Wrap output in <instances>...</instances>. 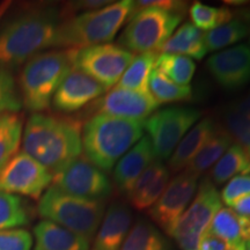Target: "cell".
Returning <instances> with one entry per match:
<instances>
[{"label": "cell", "mask_w": 250, "mask_h": 250, "mask_svg": "<svg viewBox=\"0 0 250 250\" xmlns=\"http://www.w3.org/2000/svg\"><path fill=\"white\" fill-rule=\"evenodd\" d=\"M202 112L190 107H168L156 110L144 122L158 160L170 158L183 137L201 118Z\"/></svg>", "instance_id": "9"}, {"label": "cell", "mask_w": 250, "mask_h": 250, "mask_svg": "<svg viewBox=\"0 0 250 250\" xmlns=\"http://www.w3.org/2000/svg\"><path fill=\"white\" fill-rule=\"evenodd\" d=\"M121 250H169V247L154 225L140 219L131 227Z\"/></svg>", "instance_id": "29"}, {"label": "cell", "mask_w": 250, "mask_h": 250, "mask_svg": "<svg viewBox=\"0 0 250 250\" xmlns=\"http://www.w3.org/2000/svg\"><path fill=\"white\" fill-rule=\"evenodd\" d=\"M189 17L193 26L202 31L206 30L208 33L232 20L234 12L225 6L215 7L205 5L201 1H195L189 7Z\"/></svg>", "instance_id": "31"}, {"label": "cell", "mask_w": 250, "mask_h": 250, "mask_svg": "<svg viewBox=\"0 0 250 250\" xmlns=\"http://www.w3.org/2000/svg\"><path fill=\"white\" fill-rule=\"evenodd\" d=\"M183 18L184 14L154 6L133 9L118 42L132 54H156Z\"/></svg>", "instance_id": "7"}, {"label": "cell", "mask_w": 250, "mask_h": 250, "mask_svg": "<svg viewBox=\"0 0 250 250\" xmlns=\"http://www.w3.org/2000/svg\"><path fill=\"white\" fill-rule=\"evenodd\" d=\"M158 107L159 103L151 94L133 92L115 86L103 98L98 99L92 109L96 114L107 116L144 121L156 111Z\"/></svg>", "instance_id": "15"}, {"label": "cell", "mask_w": 250, "mask_h": 250, "mask_svg": "<svg viewBox=\"0 0 250 250\" xmlns=\"http://www.w3.org/2000/svg\"><path fill=\"white\" fill-rule=\"evenodd\" d=\"M206 66L224 89H241L250 83V46L239 44L215 52L208 59Z\"/></svg>", "instance_id": "14"}, {"label": "cell", "mask_w": 250, "mask_h": 250, "mask_svg": "<svg viewBox=\"0 0 250 250\" xmlns=\"http://www.w3.org/2000/svg\"><path fill=\"white\" fill-rule=\"evenodd\" d=\"M246 250H250V241L246 243Z\"/></svg>", "instance_id": "42"}, {"label": "cell", "mask_w": 250, "mask_h": 250, "mask_svg": "<svg viewBox=\"0 0 250 250\" xmlns=\"http://www.w3.org/2000/svg\"><path fill=\"white\" fill-rule=\"evenodd\" d=\"M74 49L44 51L30 58L19 80L22 107L39 114L51 105L56 90L73 68Z\"/></svg>", "instance_id": "5"}, {"label": "cell", "mask_w": 250, "mask_h": 250, "mask_svg": "<svg viewBox=\"0 0 250 250\" xmlns=\"http://www.w3.org/2000/svg\"><path fill=\"white\" fill-rule=\"evenodd\" d=\"M144 131V121L95 114L86 122L81 131L85 158L108 173L143 138Z\"/></svg>", "instance_id": "3"}, {"label": "cell", "mask_w": 250, "mask_h": 250, "mask_svg": "<svg viewBox=\"0 0 250 250\" xmlns=\"http://www.w3.org/2000/svg\"><path fill=\"white\" fill-rule=\"evenodd\" d=\"M134 57L136 55L120 44L104 43L74 49L73 67L109 89L117 85Z\"/></svg>", "instance_id": "10"}, {"label": "cell", "mask_w": 250, "mask_h": 250, "mask_svg": "<svg viewBox=\"0 0 250 250\" xmlns=\"http://www.w3.org/2000/svg\"><path fill=\"white\" fill-rule=\"evenodd\" d=\"M132 225V213L123 203H114L103 215L92 250H121Z\"/></svg>", "instance_id": "18"}, {"label": "cell", "mask_w": 250, "mask_h": 250, "mask_svg": "<svg viewBox=\"0 0 250 250\" xmlns=\"http://www.w3.org/2000/svg\"><path fill=\"white\" fill-rule=\"evenodd\" d=\"M220 193L210 179L199 183L191 204L175 227L173 236L181 250H201L203 237L221 206Z\"/></svg>", "instance_id": "8"}, {"label": "cell", "mask_w": 250, "mask_h": 250, "mask_svg": "<svg viewBox=\"0 0 250 250\" xmlns=\"http://www.w3.org/2000/svg\"><path fill=\"white\" fill-rule=\"evenodd\" d=\"M156 54L137 55L127 66L116 87L133 90V92L149 93V78L154 68Z\"/></svg>", "instance_id": "27"}, {"label": "cell", "mask_w": 250, "mask_h": 250, "mask_svg": "<svg viewBox=\"0 0 250 250\" xmlns=\"http://www.w3.org/2000/svg\"><path fill=\"white\" fill-rule=\"evenodd\" d=\"M155 160L158 159L155 158L151 140L147 136L143 137L115 166L112 174L115 186L122 193L127 196L140 175Z\"/></svg>", "instance_id": "17"}, {"label": "cell", "mask_w": 250, "mask_h": 250, "mask_svg": "<svg viewBox=\"0 0 250 250\" xmlns=\"http://www.w3.org/2000/svg\"><path fill=\"white\" fill-rule=\"evenodd\" d=\"M134 1H112L95 11L81 12L59 24L54 48L83 49L110 42L130 18Z\"/></svg>", "instance_id": "4"}, {"label": "cell", "mask_w": 250, "mask_h": 250, "mask_svg": "<svg viewBox=\"0 0 250 250\" xmlns=\"http://www.w3.org/2000/svg\"><path fill=\"white\" fill-rule=\"evenodd\" d=\"M24 153L52 175L64 169L83 152L81 125L74 118L33 114L22 132Z\"/></svg>", "instance_id": "2"}, {"label": "cell", "mask_w": 250, "mask_h": 250, "mask_svg": "<svg viewBox=\"0 0 250 250\" xmlns=\"http://www.w3.org/2000/svg\"><path fill=\"white\" fill-rule=\"evenodd\" d=\"M250 174V159L243 148L236 143H233L212 167V182L224 184L240 175Z\"/></svg>", "instance_id": "26"}, {"label": "cell", "mask_w": 250, "mask_h": 250, "mask_svg": "<svg viewBox=\"0 0 250 250\" xmlns=\"http://www.w3.org/2000/svg\"><path fill=\"white\" fill-rule=\"evenodd\" d=\"M149 93L159 104L188 101L192 98L191 86H180L153 68L149 78Z\"/></svg>", "instance_id": "32"}, {"label": "cell", "mask_w": 250, "mask_h": 250, "mask_svg": "<svg viewBox=\"0 0 250 250\" xmlns=\"http://www.w3.org/2000/svg\"><path fill=\"white\" fill-rule=\"evenodd\" d=\"M224 123L234 142L241 146L250 159V116L228 107L224 112Z\"/></svg>", "instance_id": "34"}, {"label": "cell", "mask_w": 250, "mask_h": 250, "mask_svg": "<svg viewBox=\"0 0 250 250\" xmlns=\"http://www.w3.org/2000/svg\"><path fill=\"white\" fill-rule=\"evenodd\" d=\"M22 108L19 87L12 71L0 65V115L17 114Z\"/></svg>", "instance_id": "35"}, {"label": "cell", "mask_w": 250, "mask_h": 250, "mask_svg": "<svg viewBox=\"0 0 250 250\" xmlns=\"http://www.w3.org/2000/svg\"><path fill=\"white\" fill-rule=\"evenodd\" d=\"M250 196V174L233 177L224 187L220 193L221 202L228 206H233L240 199Z\"/></svg>", "instance_id": "36"}, {"label": "cell", "mask_w": 250, "mask_h": 250, "mask_svg": "<svg viewBox=\"0 0 250 250\" xmlns=\"http://www.w3.org/2000/svg\"><path fill=\"white\" fill-rule=\"evenodd\" d=\"M22 132V117L18 114L0 115V173L17 153Z\"/></svg>", "instance_id": "28"}, {"label": "cell", "mask_w": 250, "mask_h": 250, "mask_svg": "<svg viewBox=\"0 0 250 250\" xmlns=\"http://www.w3.org/2000/svg\"><path fill=\"white\" fill-rule=\"evenodd\" d=\"M64 12L56 6L30 8L0 24V65L8 70L55 46Z\"/></svg>", "instance_id": "1"}, {"label": "cell", "mask_w": 250, "mask_h": 250, "mask_svg": "<svg viewBox=\"0 0 250 250\" xmlns=\"http://www.w3.org/2000/svg\"><path fill=\"white\" fill-rule=\"evenodd\" d=\"M249 44H250V39H249Z\"/></svg>", "instance_id": "43"}, {"label": "cell", "mask_w": 250, "mask_h": 250, "mask_svg": "<svg viewBox=\"0 0 250 250\" xmlns=\"http://www.w3.org/2000/svg\"><path fill=\"white\" fill-rule=\"evenodd\" d=\"M160 51L162 54L186 56L191 59H203L208 54L205 33L199 30L191 22H184L174 31Z\"/></svg>", "instance_id": "22"}, {"label": "cell", "mask_w": 250, "mask_h": 250, "mask_svg": "<svg viewBox=\"0 0 250 250\" xmlns=\"http://www.w3.org/2000/svg\"><path fill=\"white\" fill-rule=\"evenodd\" d=\"M230 107H233L234 109H236L237 111L242 112V114L248 115L250 116V90L246 94L245 96L239 101L234 102Z\"/></svg>", "instance_id": "40"}, {"label": "cell", "mask_w": 250, "mask_h": 250, "mask_svg": "<svg viewBox=\"0 0 250 250\" xmlns=\"http://www.w3.org/2000/svg\"><path fill=\"white\" fill-rule=\"evenodd\" d=\"M52 181L62 191L83 198L103 201L112 192L107 174L81 155L54 175Z\"/></svg>", "instance_id": "13"}, {"label": "cell", "mask_w": 250, "mask_h": 250, "mask_svg": "<svg viewBox=\"0 0 250 250\" xmlns=\"http://www.w3.org/2000/svg\"><path fill=\"white\" fill-rule=\"evenodd\" d=\"M154 70L180 86H189L196 71V64L186 56L161 54L156 56Z\"/></svg>", "instance_id": "30"}, {"label": "cell", "mask_w": 250, "mask_h": 250, "mask_svg": "<svg viewBox=\"0 0 250 250\" xmlns=\"http://www.w3.org/2000/svg\"><path fill=\"white\" fill-rule=\"evenodd\" d=\"M201 250H246V243L227 242L208 232L203 237Z\"/></svg>", "instance_id": "38"}, {"label": "cell", "mask_w": 250, "mask_h": 250, "mask_svg": "<svg viewBox=\"0 0 250 250\" xmlns=\"http://www.w3.org/2000/svg\"><path fill=\"white\" fill-rule=\"evenodd\" d=\"M105 90L98 81L73 67L56 90L51 105L62 114H72L100 99Z\"/></svg>", "instance_id": "16"}, {"label": "cell", "mask_w": 250, "mask_h": 250, "mask_svg": "<svg viewBox=\"0 0 250 250\" xmlns=\"http://www.w3.org/2000/svg\"><path fill=\"white\" fill-rule=\"evenodd\" d=\"M30 221L29 208L19 196L0 191V230L26 226Z\"/></svg>", "instance_id": "33"}, {"label": "cell", "mask_w": 250, "mask_h": 250, "mask_svg": "<svg viewBox=\"0 0 250 250\" xmlns=\"http://www.w3.org/2000/svg\"><path fill=\"white\" fill-rule=\"evenodd\" d=\"M233 210L236 211L237 213L250 217V196L245 197V198L236 202L235 204L233 205Z\"/></svg>", "instance_id": "41"}, {"label": "cell", "mask_w": 250, "mask_h": 250, "mask_svg": "<svg viewBox=\"0 0 250 250\" xmlns=\"http://www.w3.org/2000/svg\"><path fill=\"white\" fill-rule=\"evenodd\" d=\"M54 175L27 153L15 154L0 173V191L40 199Z\"/></svg>", "instance_id": "12"}, {"label": "cell", "mask_w": 250, "mask_h": 250, "mask_svg": "<svg viewBox=\"0 0 250 250\" xmlns=\"http://www.w3.org/2000/svg\"><path fill=\"white\" fill-rule=\"evenodd\" d=\"M112 1H104V0H83V1H74L67 5L68 8H71V13L77 11H95V9L102 8L104 6L111 4Z\"/></svg>", "instance_id": "39"}, {"label": "cell", "mask_w": 250, "mask_h": 250, "mask_svg": "<svg viewBox=\"0 0 250 250\" xmlns=\"http://www.w3.org/2000/svg\"><path fill=\"white\" fill-rule=\"evenodd\" d=\"M34 250H89L90 242L67 228L42 220L34 228Z\"/></svg>", "instance_id": "21"}, {"label": "cell", "mask_w": 250, "mask_h": 250, "mask_svg": "<svg viewBox=\"0 0 250 250\" xmlns=\"http://www.w3.org/2000/svg\"><path fill=\"white\" fill-rule=\"evenodd\" d=\"M197 186L198 175L184 169L167 184L160 198L149 208V217L167 235L173 236L175 227L196 195Z\"/></svg>", "instance_id": "11"}, {"label": "cell", "mask_w": 250, "mask_h": 250, "mask_svg": "<svg viewBox=\"0 0 250 250\" xmlns=\"http://www.w3.org/2000/svg\"><path fill=\"white\" fill-rule=\"evenodd\" d=\"M250 35V9L234 12V17L223 26L205 33L208 52L219 51L236 44Z\"/></svg>", "instance_id": "23"}, {"label": "cell", "mask_w": 250, "mask_h": 250, "mask_svg": "<svg viewBox=\"0 0 250 250\" xmlns=\"http://www.w3.org/2000/svg\"><path fill=\"white\" fill-rule=\"evenodd\" d=\"M33 236L22 228L0 230V250H30Z\"/></svg>", "instance_id": "37"}, {"label": "cell", "mask_w": 250, "mask_h": 250, "mask_svg": "<svg viewBox=\"0 0 250 250\" xmlns=\"http://www.w3.org/2000/svg\"><path fill=\"white\" fill-rule=\"evenodd\" d=\"M215 126L217 123L211 117L203 118L201 122L193 125L170 155L168 170L179 174L186 169L213 133Z\"/></svg>", "instance_id": "20"}, {"label": "cell", "mask_w": 250, "mask_h": 250, "mask_svg": "<svg viewBox=\"0 0 250 250\" xmlns=\"http://www.w3.org/2000/svg\"><path fill=\"white\" fill-rule=\"evenodd\" d=\"M208 233L227 242L247 243L250 241V217L233 208H221L212 219Z\"/></svg>", "instance_id": "24"}, {"label": "cell", "mask_w": 250, "mask_h": 250, "mask_svg": "<svg viewBox=\"0 0 250 250\" xmlns=\"http://www.w3.org/2000/svg\"><path fill=\"white\" fill-rule=\"evenodd\" d=\"M169 183V170L160 160H155L140 175L127 193L130 204L138 211L151 208Z\"/></svg>", "instance_id": "19"}, {"label": "cell", "mask_w": 250, "mask_h": 250, "mask_svg": "<svg viewBox=\"0 0 250 250\" xmlns=\"http://www.w3.org/2000/svg\"><path fill=\"white\" fill-rule=\"evenodd\" d=\"M233 138L228 133L226 127L217 124L213 133L208 138L201 151L198 152L193 160L188 165L186 170L196 175H201L217 164L219 159L225 154L228 147L233 144Z\"/></svg>", "instance_id": "25"}, {"label": "cell", "mask_w": 250, "mask_h": 250, "mask_svg": "<svg viewBox=\"0 0 250 250\" xmlns=\"http://www.w3.org/2000/svg\"><path fill=\"white\" fill-rule=\"evenodd\" d=\"M37 211L44 220L67 228L90 242L104 215L105 204L71 195L52 184L40 198Z\"/></svg>", "instance_id": "6"}]
</instances>
